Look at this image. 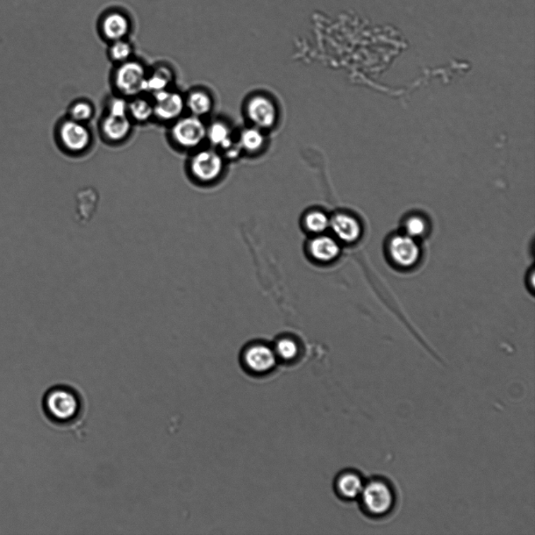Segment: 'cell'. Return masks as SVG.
I'll return each mask as SVG.
<instances>
[{
  "mask_svg": "<svg viewBox=\"0 0 535 535\" xmlns=\"http://www.w3.org/2000/svg\"><path fill=\"white\" fill-rule=\"evenodd\" d=\"M88 409L87 399L75 385H53L41 399L42 416L49 425L60 431L80 430L87 418Z\"/></svg>",
  "mask_w": 535,
  "mask_h": 535,
  "instance_id": "6da1fadb",
  "label": "cell"
},
{
  "mask_svg": "<svg viewBox=\"0 0 535 535\" xmlns=\"http://www.w3.org/2000/svg\"><path fill=\"white\" fill-rule=\"evenodd\" d=\"M360 497L363 510L373 518L387 517L396 507L395 489L385 478H374L366 483Z\"/></svg>",
  "mask_w": 535,
  "mask_h": 535,
  "instance_id": "7a4b0ae2",
  "label": "cell"
},
{
  "mask_svg": "<svg viewBox=\"0 0 535 535\" xmlns=\"http://www.w3.org/2000/svg\"><path fill=\"white\" fill-rule=\"evenodd\" d=\"M385 254L390 265L398 270H410L418 265L422 251L418 240L403 232L391 234L385 242Z\"/></svg>",
  "mask_w": 535,
  "mask_h": 535,
  "instance_id": "3957f363",
  "label": "cell"
},
{
  "mask_svg": "<svg viewBox=\"0 0 535 535\" xmlns=\"http://www.w3.org/2000/svg\"><path fill=\"white\" fill-rule=\"evenodd\" d=\"M148 71L139 61L131 59L119 64L114 73V84L124 96L137 97L145 92Z\"/></svg>",
  "mask_w": 535,
  "mask_h": 535,
  "instance_id": "277c9868",
  "label": "cell"
},
{
  "mask_svg": "<svg viewBox=\"0 0 535 535\" xmlns=\"http://www.w3.org/2000/svg\"><path fill=\"white\" fill-rule=\"evenodd\" d=\"M206 131L207 126L202 118L190 115L176 119L170 134L177 146L194 149L206 139Z\"/></svg>",
  "mask_w": 535,
  "mask_h": 535,
  "instance_id": "5b68a950",
  "label": "cell"
},
{
  "mask_svg": "<svg viewBox=\"0 0 535 535\" xmlns=\"http://www.w3.org/2000/svg\"><path fill=\"white\" fill-rule=\"evenodd\" d=\"M189 167L196 180L210 183L216 181L222 174L224 161L215 150L204 149L191 157Z\"/></svg>",
  "mask_w": 535,
  "mask_h": 535,
  "instance_id": "8992f818",
  "label": "cell"
},
{
  "mask_svg": "<svg viewBox=\"0 0 535 535\" xmlns=\"http://www.w3.org/2000/svg\"><path fill=\"white\" fill-rule=\"evenodd\" d=\"M58 135L62 146L70 152H83L91 145L92 134L87 124L73 119L63 121Z\"/></svg>",
  "mask_w": 535,
  "mask_h": 535,
  "instance_id": "52a82bcc",
  "label": "cell"
},
{
  "mask_svg": "<svg viewBox=\"0 0 535 535\" xmlns=\"http://www.w3.org/2000/svg\"><path fill=\"white\" fill-rule=\"evenodd\" d=\"M154 117L162 122L169 123L181 118L186 103L181 92L167 89L153 95Z\"/></svg>",
  "mask_w": 535,
  "mask_h": 535,
  "instance_id": "ba28073f",
  "label": "cell"
},
{
  "mask_svg": "<svg viewBox=\"0 0 535 535\" xmlns=\"http://www.w3.org/2000/svg\"><path fill=\"white\" fill-rule=\"evenodd\" d=\"M330 230L341 244H355L363 235V226L359 219L345 212L331 216Z\"/></svg>",
  "mask_w": 535,
  "mask_h": 535,
  "instance_id": "9c48e42d",
  "label": "cell"
},
{
  "mask_svg": "<svg viewBox=\"0 0 535 535\" xmlns=\"http://www.w3.org/2000/svg\"><path fill=\"white\" fill-rule=\"evenodd\" d=\"M340 242L327 233L313 235L308 241L306 251L310 258L318 263L327 265L337 260L341 254Z\"/></svg>",
  "mask_w": 535,
  "mask_h": 535,
  "instance_id": "30bf717a",
  "label": "cell"
},
{
  "mask_svg": "<svg viewBox=\"0 0 535 535\" xmlns=\"http://www.w3.org/2000/svg\"><path fill=\"white\" fill-rule=\"evenodd\" d=\"M244 360L247 368L253 373H266L275 367L277 358L273 347L255 342L245 349Z\"/></svg>",
  "mask_w": 535,
  "mask_h": 535,
  "instance_id": "8fae6325",
  "label": "cell"
},
{
  "mask_svg": "<svg viewBox=\"0 0 535 535\" xmlns=\"http://www.w3.org/2000/svg\"><path fill=\"white\" fill-rule=\"evenodd\" d=\"M247 115L260 130L273 127L277 121V109L272 101L265 96H255L247 104Z\"/></svg>",
  "mask_w": 535,
  "mask_h": 535,
  "instance_id": "7c38bea8",
  "label": "cell"
},
{
  "mask_svg": "<svg viewBox=\"0 0 535 535\" xmlns=\"http://www.w3.org/2000/svg\"><path fill=\"white\" fill-rule=\"evenodd\" d=\"M102 131L104 138L112 142L123 141L132 131L130 116H117L107 114L102 120Z\"/></svg>",
  "mask_w": 535,
  "mask_h": 535,
  "instance_id": "4fadbf2b",
  "label": "cell"
},
{
  "mask_svg": "<svg viewBox=\"0 0 535 535\" xmlns=\"http://www.w3.org/2000/svg\"><path fill=\"white\" fill-rule=\"evenodd\" d=\"M206 139L211 145L222 148L232 157L236 155L241 150L238 144H234L230 128L222 122H214L207 126Z\"/></svg>",
  "mask_w": 535,
  "mask_h": 535,
  "instance_id": "5bb4252c",
  "label": "cell"
},
{
  "mask_svg": "<svg viewBox=\"0 0 535 535\" xmlns=\"http://www.w3.org/2000/svg\"><path fill=\"white\" fill-rule=\"evenodd\" d=\"M130 28L129 20L124 14L118 12L108 14L102 21L104 37L112 42L125 39Z\"/></svg>",
  "mask_w": 535,
  "mask_h": 535,
  "instance_id": "9a60e30c",
  "label": "cell"
},
{
  "mask_svg": "<svg viewBox=\"0 0 535 535\" xmlns=\"http://www.w3.org/2000/svg\"><path fill=\"white\" fill-rule=\"evenodd\" d=\"M174 76L172 70L167 66H159L148 74L145 84V92L152 95L162 90L169 89Z\"/></svg>",
  "mask_w": 535,
  "mask_h": 535,
  "instance_id": "2e32d148",
  "label": "cell"
},
{
  "mask_svg": "<svg viewBox=\"0 0 535 535\" xmlns=\"http://www.w3.org/2000/svg\"><path fill=\"white\" fill-rule=\"evenodd\" d=\"M186 109L191 115L202 118L211 112L212 109V100L208 92L202 90L191 91L187 97H185Z\"/></svg>",
  "mask_w": 535,
  "mask_h": 535,
  "instance_id": "e0dca14e",
  "label": "cell"
},
{
  "mask_svg": "<svg viewBox=\"0 0 535 535\" xmlns=\"http://www.w3.org/2000/svg\"><path fill=\"white\" fill-rule=\"evenodd\" d=\"M331 216L320 210H312L304 214L302 223L306 232L313 236L327 233L330 227Z\"/></svg>",
  "mask_w": 535,
  "mask_h": 535,
  "instance_id": "ac0fdd59",
  "label": "cell"
},
{
  "mask_svg": "<svg viewBox=\"0 0 535 535\" xmlns=\"http://www.w3.org/2000/svg\"><path fill=\"white\" fill-rule=\"evenodd\" d=\"M402 232L411 238L419 240L426 236L430 231L429 221L421 214L413 213L402 221Z\"/></svg>",
  "mask_w": 535,
  "mask_h": 535,
  "instance_id": "d6986e66",
  "label": "cell"
},
{
  "mask_svg": "<svg viewBox=\"0 0 535 535\" xmlns=\"http://www.w3.org/2000/svg\"><path fill=\"white\" fill-rule=\"evenodd\" d=\"M83 191L77 197V220L81 224H87L94 217L98 203L97 196L95 192Z\"/></svg>",
  "mask_w": 535,
  "mask_h": 535,
  "instance_id": "ffe728a7",
  "label": "cell"
},
{
  "mask_svg": "<svg viewBox=\"0 0 535 535\" xmlns=\"http://www.w3.org/2000/svg\"><path fill=\"white\" fill-rule=\"evenodd\" d=\"M129 116L136 122L144 124L154 117L152 101L144 97H134L128 107Z\"/></svg>",
  "mask_w": 535,
  "mask_h": 535,
  "instance_id": "44dd1931",
  "label": "cell"
},
{
  "mask_svg": "<svg viewBox=\"0 0 535 535\" xmlns=\"http://www.w3.org/2000/svg\"><path fill=\"white\" fill-rule=\"evenodd\" d=\"M265 143V138L262 130L253 126L241 133L238 145L241 150L253 153L259 152Z\"/></svg>",
  "mask_w": 535,
  "mask_h": 535,
  "instance_id": "7402d4cb",
  "label": "cell"
},
{
  "mask_svg": "<svg viewBox=\"0 0 535 535\" xmlns=\"http://www.w3.org/2000/svg\"><path fill=\"white\" fill-rule=\"evenodd\" d=\"M365 483L362 478L356 474H345L339 478L337 487L342 496L354 499L360 497Z\"/></svg>",
  "mask_w": 535,
  "mask_h": 535,
  "instance_id": "603a6c76",
  "label": "cell"
},
{
  "mask_svg": "<svg viewBox=\"0 0 535 535\" xmlns=\"http://www.w3.org/2000/svg\"><path fill=\"white\" fill-rule=\"evenodd\" d=\"M277 359L287 361L294 360L299 354V345L294 338L282 337L277 339L273 347Z\"/></svg>",
  "mask_w": 535,
  "mask_h": 535,
  "instance_id": "cb8c5ba5",
  "label": "cell"
},
{
  "mask_svg": "<svg viewBox=\"0 0 535 535\" xmlns=\"http://www.w3.org/2000/svg\"><path fill=\"white\" fill-rule=\"evenodd\" d=\"M133 52V47L129 42L124 39L119 40L112 42L109 56L113 61L121 64L131 60Z\"/></svg>",
  "mask_w": 535,
  "mask_h": 535,
  "instance_id": "d4e9b609",
  "label": "cell"
},
{
  "mask_svg": "<svg viewBox=\"0 0 535 535\" xmlns=\"http://www.w3.org/2000/svg\"><path fill=\"white\" fill-rule=\"evenodd\" d=\"M94 107L87 101H78L71 106L69 119L87 124L94 116Z\"/></svg>",
  "mask_w": 535,
  "mask_h": 535,
  "instance_id": "484cf974",
  "label": "cell"
},
{
  "mask_svg": "<svg viewBox=\"0 0 535 535\" xmlns=\"http://www.w3.org/2000/svg\"><path fill=\"white\" fill-rule=\"evenodd\" d=\"M128 107H129V102H127L124 97H114L109 102L107 114L117 116H129Z\"/></svg>",
  "mask_w": 535,
  "mask_h": 535,
  "instance_id": "4316f807",
  "label": "cell"
}]
</instances>
